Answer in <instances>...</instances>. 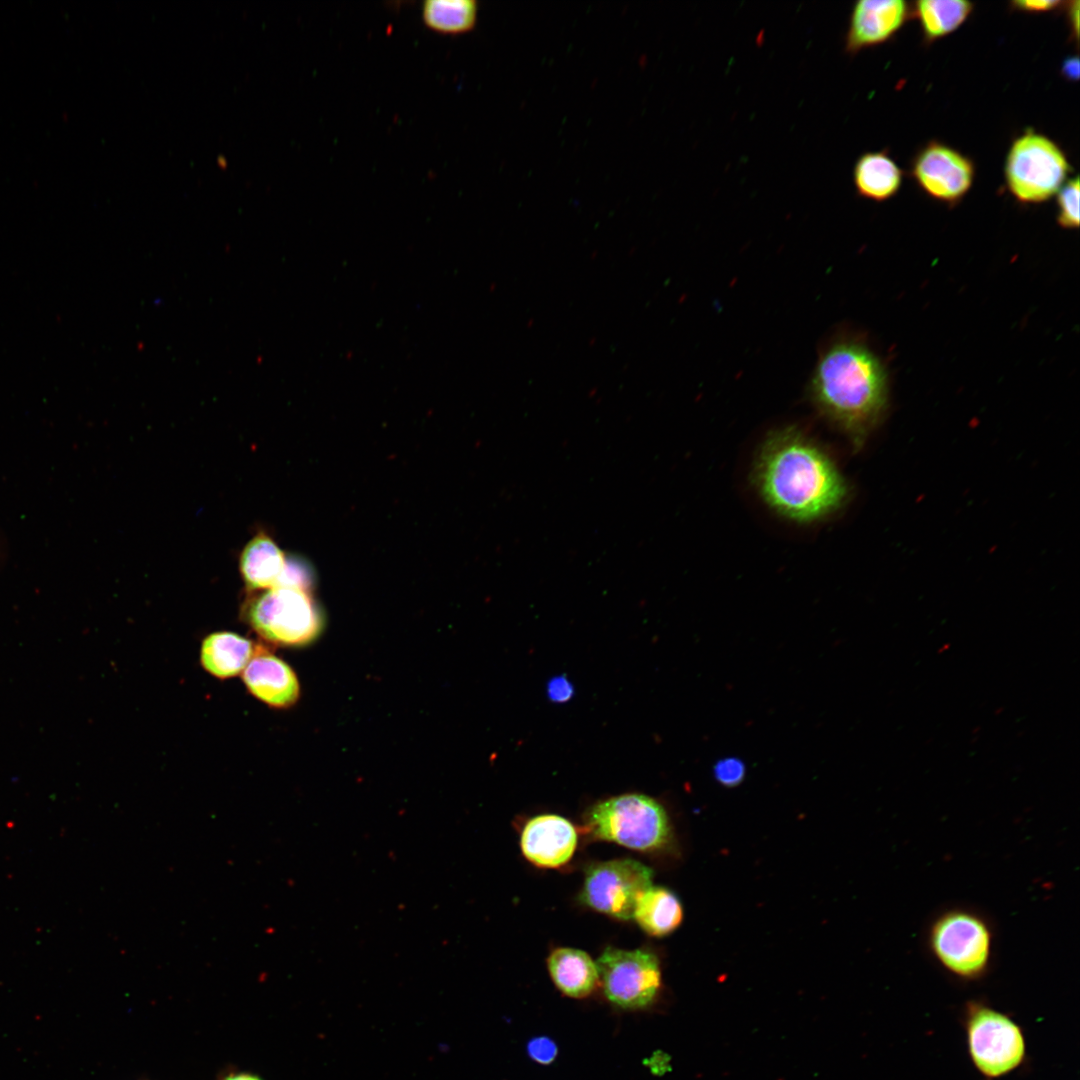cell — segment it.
Masks as SVG:
<instances>
[{"label":"cell","instance_id":"cell-23","mask_svg":"<svg viewBox=\"0 0 1080 1080\" xmlns=\"http://www.w3.org/2000/svg\"><path fill=\"white\" fill-rule=\"evenodd\" d=\"M528 1055L539 1064H550L557 1056L555 1042L545 1036L536 1037L528 1042Z\"/></svg>","mask_w":1080,"mask_h":1080},{"label":"cell","instance_id":"cell-15","mask_svg":"<svg viewBox=\"0 0 1080 1080\" xmlns=\"http://www.w3.org/2000/svg\"><path fill=\"white\" fill-rule=\"evenodd\" d=\"M547 966L554 984L569 997H586L599 984L596 962L582 950L556 948L550 953Z\"/></svg>","mask_w":1080,"mask_h":1080},{"label":"cell","instance_id":"cell-27","mask_svg":"<svg viewBox=\"0 0 1080 1080\" xmlns=\"http://www.w3.org/2000/svg\"><path fill=\"white\" fill-rule=\"evenodd\" d=\"M1068 16L1069 24L1071 25V31L1077 39L1079 31V1H1073L1069 3Z\"/></svg>","mask_w":1080,"mask_h":1080},{"label":"cell","instance_id":"cell-4","mask_svg":"<svg viewBox=\"0 0 1080 1080\" xmlns=\"http://www.w3.org/2000/svg\"><path fill=\"white\" fill-rule=\"evenodd\" d=\"M586 825L597 839L639 851L662 848L671 834L663 806L649 796L636 793L596 803L587 813Z\"/></svg>","mask_w":1080,"mask_h":1080},{"label":"cell","instance_id":"cell-28","mask_svg":"<svg viewBox=\"0 0 1080 1080\" xmlns=\"http://www.w3.org/2000/svg\"><path fill=\"white\" fill-rule=\"evenodd\" d=\"M221 1080H262L256 1074L249 1072H230L223 1076Z\"/></svg>","mask_w":1080,"mask_h":1080},{"label":"cell","instance_id":"cell-12","mask_svg":"<svg viewBox=\"0 0 1080 1080\" xmlns=\"http://www.w3.org/2000/svg\"><path fill=\"white\" fill-rule=\"evenodd\" d=\"M521 850L533 864L556 868L566 864L574 854L577 832L567 819L553 814L531 818L521 833Z\"/></svg>","mask_w":1080,"mask_h":1080},{"label":"cell","instance_id":"cell-11","mask_svg":"<svg viewBox=\"0 0 1080 1080\" xmlns=\"http://www.w3.org/2000/svg\"><path fill=\"white\" fill-rule=\"evenodd\" d=\"M912 13L903 0H859L852 6L844 38L849 55L890 40Z\"/></svg>","mask_w":1080,"mask_h":1080},{"label":"cell","instance_id":"cell-17","mask_svg":"<svg viewBox=\"0 0 1080 1080\" xmlns=\"http://www.w3.org/2000/svg\"><path fill=\"white\" fill-rule=\"evenodd\" d=\"M255 650L250 640L233 632H216L201 646V664L210 674L225 679L242 672Z\"/></svg>","mask_w":1080,"mask_h":1080},{"label":"cell","instance_id":"cell-14","mask_svg":"<svg viewBox=\"0 0 1080 1080\" xmlns=\"http://www.w3.org/2000/svg\"><path fill=\"white\" fill-rule=\"evenodd\" d=\"M288 557L265 533H258L244 546L239 558L240 574L251 590L278 587L283 579Z\"/></svg>","mask_w":1080,"mask_h":1080},{"label":"cell","instance_id":"cell-22","mask_svg":"<svg viewBox=\"0 0 1080 1080\" xmlns=\"http://www.w3.org/2000/svg\"><path fill=\"white\" fill-rule=\"evenodd\" d=\"M714 775L720 784L728 787L736 786L744 778V763L736 758L722 759L714 766Z\"/></svg>","mask_w":1080,"mask_h":1080},{"label":"cell","instance_id":"cell-13","mask_svg":"<svg viewBox=\"0 0 1080 1080\" xmlns=\"http://www.w3.org/2000/svg\"><path fill=\"white\" fill-rule=\"evenodd\" d=\"M253 656L242 671L248 690L270 706L284 708L293 705L300 689L291 667L263 649H256Z\"/></svg>","mask_w":1080,"mask_h":1080},{"label":"cell","instance_id":"cell-1","mask_svg":"<svg viewBox=\"0 0 1080 1080\" xmlns=\"http://www.w3.org/2000/svg\"><path fill=\"white\" fill-rule=\"evenodd\" d=\"M753 482L769 507L798 523L828 516L847 497L845 480L835 463L794 428L767 438L754 465Z\"/></svg>","mask_w":1080,"mask_h":1080},{"label":"cell","instance_id":"cell-16","mask_svg":"<svg viewBox=\"0 0 1080 1080\" xmlns=\"http://www.w3.org/2000/svg\"><path fill=\"white\" fill-rule=\"evenodd\" d=\"M852 176L861 197L881 202L899 191L903 172L887 152L875 151L865 152L857 158Z\"/></svg>","mask_w":1080,"mask_h":1080},{"label":"cell","instance_id":"cell-20","mask_svg":"<svg viewBox=\"0 0 1080 1080\" xmlns=\"http://www.w3.org/2000/svg\"><path fill=\"white\" fill-rule=\"evenodd\" d=\"M478 4L474 0H427L422 4V18L431 29L442 33H464L477 20Z\"/></svg>","mask_w":1080,"mask_h":1080},{"label":"cell","instance_id":"cell-24","mask_svg":"<svg viewBox=\"0 0 1080 1080\" xmlns=\"http://www.w3.org/2000/svg\"><path fill=\"white\" fill-rule=\"evenodd\" d=\"M573 693V685L564 676L554 677L547 684V695L553 702H566Z\"/></svg>","mask_w":1080,"mask_h":1080},{"label":"cell","instance_id":"cell-26","mask_svg":"<svg viewBox=\"0 0 1080 1080\" xmlns=\"http://www.w3.org/2000/svg\"><path fill=\"white\" fill-rule=\"evenodd\" d=\"M1061 72L1064 77L1071 81H1077L1079 78V59L1077 56H1072L1064 60L1062 64Z\"/></svg>","mask_w":1080,"mask_h":1080},{"label":"cell","instance_id":"cell-9","mask_svg":"<svg viewBox=\"0 0 1080 1080\" xmlns=\"http://www.w3.org/2000/svg\"><path fill=\"white\" fill-rule=\"evenodd\" d=\"M607 999L623 1009H642L657 998L661 970L657 957L645 950L606 948L596 962Z\"/></svg>","mask_w":1080,"mask_h":1080},{"label":"cell","instance_id":"cell-3","mask_svg":"<svg viewBox=\"0 0 1080 1080\" xmlns=\"http://www.w3.org/2000/svg\"><path fill=\"white\" fill-rule=\"evenodd\" d=\"M925 944L930 956L945 972L963 981H976L991 967L994 927L982 912L952 906L929 922Z\"/></svg>","mask_w":1080,"mask_h":1080},{"label":"cell","instance_id":"cell-5","mask_svg":"<svg viewBox=\"0 0 1080 1080\" xmlns=\"http://www.w3.org/2000/svg\"><path fill=\"white\" fill-rule=\"evenodd\" d=\"M1071 165L1049 137L1027 130L1012 142L1004 165L1010 193L1023 203L1044 202L1068 180Z\"/></svg>","mask_w":1080,"mask_h":1080},{"label":"cell","instance_id":"cell-6","mask_svg":"<svg viewBox=\"0 0 1080 1080\" xmlns=\"http://www.w3.org/2000/svg\"><path fill=\"white\" fill-rule=\"evenodd\" d=\"M245 613L262 638L284 646L310 643L323 625L309 591L294 587H274L252 596Z\"/></svg>","mask_w":1080,"mask_h":1080},{"label":"cell","instance_id":"cell-10","mask_svg":"<svg viewBox=\"0 0 1080 1080\" xmlns=\"http://www.w3.org/2000/svg\"><path fill=\"white\" fill-rule=\"evenodd\" d=\"M911 174L930 197L952 204L970 190L975 167L972 160L960 151L934 140L915 155Z\"/></svg>","mask_w":1080,"mask_h":1080},{"label":"cell","instance_id":"cell-21","mask_svg":"<svg viewBox=\"0 0 1080 1080\" xmlns=\"http://www.w3.org/2000/svg\"><path fill=\"white\" fill-rule=\"evenodd\" d=\"M1079 178L1068 179L1057 193L1058 223L1064 228L1079 226Z\"/></svg>","mask_w":1080,"mask_h":1080},{"label":"cell","instance_id":"cell-2","mask_svg":"<svg viewBox=\"0 0 1080 1080\" xmlns=\"http://www.w3.org/2000/svg\"><path fill=\"white\" fill-rule=\"evenodd\" d=\"M809 396L822 416L859 448L886 411L887 372L864 342L841 338L820 354Z\"/></svg>","mask_w":1080,"mask_h":1080},{"label":"cell","instance_id":"cell-18","mask_svg":"<svg viewBox=\"0 0 1080 1080\" xmlns=\"http://www.w3.org/2000/svg\"><path fill=\"white\" fill-rule=\"evenodd\" d=\"M633 919L647 934L666 936L681 924L683 908L672 891L651 886L638 901Z\"/></svg>","mask_w":1080,"mask_h":1080},{"label":"cell","instance_id":"cell-8","mask_svg":"<svg viewBox=\"0 0 1080 1080\" xmlns=\"http://www.w3.org/2000/svg\"><path fill=\"white\" fill-rule=\"evenodd\" d=\"M652 883L653 871L643 863L630 858L613 859L587 868L580 897L598 912L629 920Z\"/></svg>","mask_w":1080,"mask_h":1080},{"label":"cell","instance_id":"cell-25","mask_svg":"<svg viewBox=\"0 0 1080 1080\" xmlns=\"http://www.w3.org/2000/svg\"><path fill=\"white\" fill-rule=\"evenodd\" d=\"M1064 4L1061 1L1052 0H1021L1013 1L1011 3L1012 8L1027 12H1045L1057 9L1060 5Z\"/></svg>","mask_w":1080,"mask_h":1080},{"label":"cell","instance_id":"cell-7","mask_svg":"<svg viewBox=\"0 0 1080 1080\" xmlns=\"http://www.w3.org/2000/svg\"><path fill=\"white\" fill-rule=\"evenodd\" d=\"M964 1016L969 1055L982 1075L999 1078L1022 1064L1024 1035L1008 1015L984 1002L969 1001Z\"/></svg>","mask_w":1080,"mask_h":1080},{"label":"cell","instance_id":"cell-19","mask_svg":"<svg viewBox=\"0 0 1080 1080\" xmlns=\"http://www.w3.org/2000/svg\"><path fill=\"white\" fill-rule=\"evenodd\" d=\"M974 4L965 0H921L914 3L924 39L932 42L957 30L970 16Z\"/></svg>","mask_w":1080,"mask_h":1080}]
</instances>
